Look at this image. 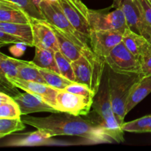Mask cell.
Returning a JSON list of instances; mask_svg holds the SVG:
<instances>
[{
    "mask_svg": "<svg viewBox=\"0 0 151 151\" xmlns=\"http://www.w3.org/2000/svg\"><path fill=\"white\" fill-rule=\"evenodd\" d=\"M22 119L27 125L42 130L52 137L75 136L86 139L88 143L94 144L113 141L99 125L94 123L91 119L64 112L52 113V115L45 117L23 115Z\"/></svg>",
    "mask_w": 151,
    "mask_h": 151,
    "instance_id": "6da1fadb",
    "label": "cell"
},
{
    "mask_svg": "<svg viewBox=\"0 0 151 151\" xmlns=\"http://www.w3.org/2000/svg\"><path fill=\"white\" fill-rule=\"evenodd\" d=\"M94 116L91 119L94 123L99 125L104 131L106 135L113 141L122 142L124 141V131L118 122L112 108L108 88L107 80L105 81L104 86L99 90L93 102Z\"/></svg>",
    "mask_w": 151,
    "mask_h": 151,
    "instance_id": "7a4b0ae2",
    "label": "cell"
},
{
    "mask_svg": "<svg viewBox=\"0 0 151 151\" xmlns=\"http://www.w3.org/2000/svg\"><path fill=\"white\" fill-rule=\"evenodd\" d=\"M106 64L105 59L96 55L91 49L83 52L78 60L72 62L75 81L86 86L97 94L101 86Z\"/></svg>",
    "mask_w": 151,
    "mask_h": 151,
    "instance_id": "3957f363",
    "label": "cell"
},
{
    "mask_svg": "<svg viewBox=\"0 0 151 151\" xmlns=\"http://www.w3.org/2000/svg\"><path fill=\"white\" fill-rule=\"evenodd\" d=\"M142 75H123L116 73L109 68L107 84L112 108L118 122L122 126L126 113V105L130 91L134 83Z\"/></svg>",
    "mask_w": 151,
    "mask_h": 151,
    "instance_id": "277c9868",
    "label": "cell"
},
{
    "mask_svg": "<svg viewBox=\"0 0 151 151\" xmlns=\"http://www.w3.org/2000/svg\"><path fill=\"white\" fill-rule=\"evenodd\" d=\"M38 7L45 20L63 32L83 52L91 49L88 40L72 26L57 0H42Z\"/></svg>",
    "mask_w": 151,
    "mask_h": 151,
    "instance_id": "5b68a950",
    "label": "cell"
},
{
    "mask_svg": "<svg viewBox=\"0 0 151 151\" xmlns=\"http://www.w3.org/2000/svg\"><path fill=\"white\" fill-rule=\"evenodd\" d=\"M106 64L116 73L123 75H142L139 60L120 42L105 58Z\"/></svg>",
    "mask_w": 151,
    "mask_h": 151,
    "instance_id": "8992f818",
    "label": "cell"
},
{
    "mask_svg": "<svg viewBox=\"0 0 151 151\" xmlns=\"http://www.w3.org/2000/svg\"><path fill=\"white\" fill-rule=\"evenodd\" d=\"M89 24L91 30H119L125 32L128 28L126 19L119 8L109 11L107 10H88Z\"/></svg>",
    "mask_w": 151,
    "mask_h": 151,
    "instance_id": "52a82bcc",
    "label": "cell"
},
{
    "mask_svg": "<svg viewBox=\"0 0 151 151\" xmlns=\"http://www.w3.org/2000/svg\"><path fill=\"white\" fill-rule=\"evenodd\" d=\"M69 22L76 30L89 39V9L81 0H57Z\"/></svg>",
    "mask_w": 151,
    "mask_h": 151,
    "instance_id": "ba28073f",
    "label": "cell"
},
{
    "mask_svg": "<svg viewBox=\"0 0 151 151\" xmlns=\"http://www.w3.org/2000/svg\"><path fill=\"white\" fill-rule=\"evenodd\" d=\"M94 98L60 90L57 95L56 109L60 112L76 116H87L92 107Z\"/></svg>",
    "mask_w": 151,
    "mask_h": 151,
    "instance_id": "9c48e42d",
    "label": "cell"
},
{
    "mask_svg": "<svg viewBox=\"0 0 151 151\" xmlns=\"http://www.w3.org/2000/svg\"><path fill=\"white\" fill-rule=\"evenodd\" d=\"M123 32L119 30H91L89 35L90 47L100 57L105 58L111 50L122 42Z\"/></svg>",
    "mask_w": 151,
    "mask_h": 151,
    "instance_id": "30bf717a",
    "label": "cell"
},
{
    "mask_svg": "<svg viewBox=\"0 0 151 151\" xmlns=\"http://www.w3.org/2000/svg\"><path fill=\"white\" fill-rule=\"evenodd\" d=\"M29 23L33 33L34 47L50 49L54 52L59 51L57 37L47 20L30 17Z\"/></svg>",
    "mask_w": 151,
    "mask_h": 151,
    "instance_id": "8fae6325",
    "label": "cell"
},
{
    "mask_svg": "<svg viewBox=\"0 0 151 151\" xmlns=\"http://www.w3.org/2000/svg\"><path fill=\"white\" fill-rule=\"evenodd\" d=\"M1 79L7 80L11 83L12 85H13L16 88L37 95L38 97H41L42 100H44L46 103L51 105L52 106L56 109L57 95L59 91L51 87L48 84L24 81V80L20 79L17 77H16V78H1Z\"/></svg>",
    "mask_w": 151,
    "mask_h": 151,
    "instance_id": "7c38bea8",
    "label": "cell"
},
{
    "mask_svg": "<svg viewBox=\"0 0 151 151\" xmlns=\"http://www.w3.org/2000/svg\"><path fill=\"white\" fill-rule=\"evenodd\" d=\"M13 97L19 104L22 116L36 112L60 113L58 109L46 103L41 97L27 91L19 93Z\"/></svg>",
    "mask_w": 151,
    "mask_h": 151,
    "instance_id": "4fadbf2b",
    "label": "cell"
},
{
    "mask_svg": "<svg viewBox=\"0 0 151 151\" xmlns=\"http://www.w3.org/2000/svg\"><path fill=\"white\" fill-rule=\"evenodd\" d=\"M52 137L42 130L37 129L36 131L22 135L16 138L10 139L7 143V146L14 147H30V146H41L47 145H55Z\"/></svg>",
    "mask_w": 151,
    "mask_h": 151,
    "instance_id": "5bb4252c",
    "label": "cell"
},
{
    "mask_svg": "<svg viewBox=\"0 0 151 151\" xmlns=\"http://www.w3.org/2000/svg\"><path fill=\"white\" fill-rule=\"evenodd\" d=\"M150 93L151 74L141 75V77L134 83L130 91L126 105L127 114Z\"/></svg>",
    "mask_w": 151,
    "mask_h": 151,
    "instance_id": "9a60e30c",
    "label": "cell"
},
{
    "mask_svg": "<svg viewBox=\"0 0 151 151\" xmlns=\"http://www.w3.org/2000/svg\"><path fill=\"white\" fill-rule=\"evenodd\" d=\"M30 16L10 0H0V22L29 23Z\"/></svg>",
    "mask_w": 151,
    "mask_h": 151,
    "instance_id": "2e32d148",
    "label": "cell"
},
{
    "mask_svg": "<svg viewBox=\"0 0 151 151\" xmlns=\"http://www.w3.org/2000/svg\"><path fill=\"white\" fill-rule=\"evenodd\" d=\"M112 7L123 12L127 24L131 29L139 33V10L135 0H113ZM141 35V34H140Z\"/></svg>",
    "mask_w": 151,
    "mask_h": 151,
    "instance_id": "e0dca14e",
    "label": "cell"
},
{
    "mask_svg": "<svg viewBox=\"0 0 151 151\" xmlns=\"http://www.w3.org/2000/svg\"><path fill=\"white\" fill-rule=\"evenodd\" d=\"M0 30L18 37L29 47H34L33 33L30 23H8L0 22Z\"/></svg>",
    "mask_w": 151,
    "mask_h": 151,
    "instance_id": "ac0fdd59",
    "label": "cell"
},
{
    "mask_svg": "<svg viewBox=\"0 0 151 151\" xmlns=\"http://www.w3.org/2000/svg\"><path fill=\"white\" fill-rule=\"evenodd\" d=\"M50 25H51L52 28L54 30L56 37H57V40L59 45V51L65 57L67 58L71 62L78 60L83 55L82 50L73 41H71L60 29L52 25L51 24H50Z\"/></svg>",
    "mask_w": 151,
    "mask_h": 151,
    "instance_id": "d6986e66",
    "label": "cell"
},
{
    "mask_svg": "<svg viewBox=\"0 0 151 151\" xmlns=\"http://www.w3.org/2000/svg\"><path fill=\"white\" fill-rule=\"evenodd\" d=\"M35 47V56L32 63L41 69H47L59 73L58 68L55 57V52L50 49L43 47ZM60 74V73H59Z\"/></svg>",
    "mask_w": 151,
    "mask_h": 151,
    "instance_id": "ffe728a7",
    "label": "cell"
},
{
    "mask_svg": "<svg viewBox=\"0 0 151 151\" xmlns=\"http://www.w3.org/2000/svg\"><path fill=\"white\" fill-rule=\"evenodd\" d=\"M147 41V40L144 36L134 32L129 27L126 28L122 36V42L125 47L138 59Z\"/></svg>",
    "mask_w": 151,
    "mask_h": 151,
    "instance_id": "44dd1931",
    "label": "cell"
},
{
    "mask_svg": "<svg viewBox=\"0 0 151 151\" xmlns=\"http://www.w3.org/2000/svg\"><path fill=\"white\" fill-rule=\"evenodd\" d=\"M139 10V33L147 40L151 37V2L135 0Z\"/></svg>",
    "mask_w": 151,
    "mask_h": 151,
    "instance_id": "7402d4cb",
    "label": "cell"
},
{
    "mask_svg": "<svg viewBox=\"0 0 151 151\" xmlns=\"http://www.w3.org/2000/svg\"><path fill=\"white\" fill-rule=\"evenodd\" d=\"M22 112L19 104L13 97L4 91L0 92V118H21Z\"/></svg>",
    "mask_w": 151,
    "mask_h": 151,
    "instance_id": "603a6c76",
    "label": "cell"
},
{
    "mask_svg": "<svg viewBox=\"0 0 151 151\" xmlns=\"http://www.w3.org/2000/svg\"><path fill=\"white\" fill-rule=\"evenodd\" d=\"M26 60H19L9 57L2 52L0 54V77L1 78H16L19 66L24 64Z\"/></svg>",
    "mask_w": 151,
    "mask_h": 151,
    "instance_id": "cb8c5ba5",
    "label": "cell"
},
{
    "mask_svg": "<svg viewBox=\"0 0 151 151\" xmlns=\"http://www.w3.org/2000/svg\"><path fill=\"white\" fill-rule=\"evenodd\" d=\"M38 70L44 78L47 84L58 91L64 90L69 85L75 83L52 70L41 69V68H38Z\"/></svg>",
    "mask_w": 151,
    "mask_h": 151,
    "instance_id": "d4e9b609",
    "label": "cell"
},
{
    "mask_svg": "<svg viewBox=\"0 0 151 151\" xmlns=\"http://www.w3.org/2000/svg\"><path fill=\"white\" fill-rule=\"evenodd\" d=\"M17 78L27 81L46 83L44 78L40 73L38 66H35L32 61H27L24 64L19 66Z\"/></svg>",
    "mask_w": 151,
    "mask_h": 151,
    "instance_id": "484cf974",
    "label": "cell"
},
{
    "mask_svg": "<svg viewBox=\"0 0 151 151\" xmlns=\"http://www.w3.org/2000/svg\"><path fill=\"white\" fill-rule=\"evenodd\" d=\"M25 128V123L22 121V117L14 119L0 118V138L13 133L24 131Z\"/></svg>",
    "mask_w": 151,
    "mask_h": 151,
    "instance_id": "4316f807",
    "label": "cell"
},
{
    "mask_svg": "<svg viewBox=\"0 0 151 151\" xmlns=\"http://www.w3.org/2000/svg\"><path fill=\"white\" fill-rule=\"evenodd\" d=\"M124 131L131 133L151 132V115L139 118L131 122H124L122 125Z\"/></svg>",
    "mask_w": 151,
    "mask_h": 151,
    "instance_id": "83f0119b",
    "label": "cell"
},
{
    "mask_svg": "<svg viewBox=\"0 0 151 151\" xmlns=\"http://www.w3.org/2000/svg\"><path fill=\"white\" fill-rule=\"evenodd\" d=\"M55 57L59 73L67 79L70 80L73 82H76L72 62L67 58L65 57L60 51L55 52Z\"/></svg>",
    "mask_w": 151,
    "mask_h": 151,
    "instance_id": "f1b7e54d",
    "label": "cell"
},
{
    "mask_svg": "<svg viewBox=\"0 0 151 151\" xmlns=\"http://www.w3.org/2000/svg\"><path fill=\"white\" fill-rule=\"evenodd\" d=\"M10 1L17 4L30 17L45 20V18L43 16L39 7L36 5L32 0H10Z\"/></svg>",
    "mask_w": 151,
    "mask_h": 151,
    "instance_id": "f546056e",
    "label": "cell"
},
{
    "mask_svg": "<svg viewBox=\"0 0 151 151\" xmlns=\"http://www.w3.org/2000/svg\"><path fill=\"white\" fill-rule=\"evenodd\" d=\"M139 60L141 63L142 75L151 74V44L148 41L144 46Z\"/></svg>",
    "mask_w": 151,
    "mask_h": 151,
    "instance_id": "4dcf8cb0",
    "label": "cell"
},
{
    "mask_svg": "<svg viewBox=\"0 0 151 151\" xmlns=\"http://www.w3.org/2000/svg\"><path fill=\"white\" fill-rule=\"evenodd\" d=\"M64 91L75 93V94H81V95L86 96V97H93V98H94V97L96 96L95 93L93 92L86 86L77 82L71 84L69 86L66 87Z\"/></svg>",
    "mask_w": 151,
    "mask_h": 151,
    "instance_id": "1f68e13d",
    "label": "cell"
},
{
    "mask_svg": "<svg viewBox=\"0 0 151 151\" xmlns=\"http://www.w3.org/2000/svg\"><path fill=\"white\" fill-rule=\"evenodd\" d=\"M19 43H24L22 39L18 37L14 36L11 34L6 32L4 31L0 30V45L3 47L4 45L9 44H19Z\"/></svg>",
    "mask_w": 151,
    "mask_h": 151,
    "instance_id": "d6a6232c",
    "label": "cell"
},
{
    "mask_svg": "<svg viewBox=\"0 0 151 151\" xmlns=\"http://www.w3.org/2000/svg\"><path fill=\"white\" fill-rule=\"evenodd\" d=\"M32 1H34V3H35V4H36V5H39V3L41 2V1H42V0H32Z\"/></svg>",
    "mask_w": 151,
    "mask_h": 151,
    "instance_id": "836d02e7",
    "label": "cell"
},
{
    "mask_svg": "<svg viewBox=\"0 0 151 151\" xmlns=\"http://www.w3.org/2000/svg\"><path fill=\"white\" fill-rule=\"evenodd\" d=\"M147 41H149V42H150V44H151V37H150V38H149V39H148V40H147Z\"/></svg>",
    "mask_w": 151,
    "mask_h": 151,
    "instance_id": "e575fe53",
    "label": "cell"
},
{
    "mask_svg": "<svg viewBox=\"0 0 151 151\" xmlns=\"http://www.w3.org/2000/svg\"><path fill=\"white\" fill-rule=\"evenodd\" d=\"M148 1H150V2H151V0H148Z\"/></svg>",
    "mask_w": 151,
    "mask_h": 151,
    "instance_id": "d590c367",
    "label": "cell"
},
{
    "mask_svg": "<svg viewBox=\"0 0 151 151\" xmlns=\"http://www.w3.org/2000/svg\"><path fill=\"white\" fill-rule=\"evenodd\" d=\"M150 115H151V114H150Z\"/></svg>",
    "mask_w": 151,
    "mask_h": 151,
    "instance_id": "8d00e7d4",
    "label": "cell"
}]
</instances>
